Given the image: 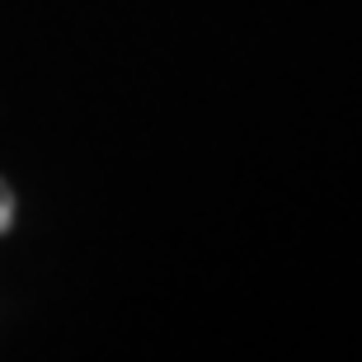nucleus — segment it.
Wrapping results in <instances>:
<instances>
[{"mask_svg":"<svg viewBox=\"0 0 362 362\" xmlns=\"http://www.w3.org/2000/svg\"><path fill=\"white\" fill-rule=\"evenodd\" d=\"M10 216H14V198H10V188L0 184V230L10 226Z\"/></svg>","mask_w":362,"mask_h":362,"instance_id":"f257e3e1","label":"nucleus"}]
</instances>
